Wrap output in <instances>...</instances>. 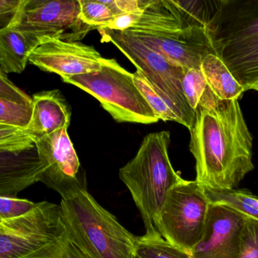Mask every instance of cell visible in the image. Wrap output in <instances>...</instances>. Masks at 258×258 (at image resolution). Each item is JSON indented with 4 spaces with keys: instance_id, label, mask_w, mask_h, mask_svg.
Returning a JSON list of instances; mask_svg holds the SVG:
<instances>
[{
    "instance_id": "cell-28",
    "label": "cell",
    "mask_w": 258,
    "mask_h": 258,
    "mask_svg": "<svg viewBox=\"0 0 258 258\" xmlns=\"http://www.w3.org/2000/svg\"><path fill=\"white\" fill-rule=\"evenodd\" d=\"M67 231V230H66ZM57 258H93L88 251L67 233V240Z\"/></svg>"
},
{
    "instance_id": "cell-23",
    "label": "cell",
    "mask_w": 258,
    "mask_h": 258,
    "mask_svg": "<svg viewBox=\"0 0 258 258\" xmlns=\"http://www.w3.org/2000/svg\"><path fill=\"white\" fill-rule=\"evenodd\" d=\"M79 1L80 20L93 29L106 28L116 18L104 0Z\"/></svg>"
},
{
    "instance_id": "cell-13",
    "label": "cell",
    "mask_w": 258,
    "mask_h": 258,
    "mask_svg": "<svg viewBox=\"0 0 258 258\" xmlns=\"http://www.w3.org/2000/svg\"><path fill=\"white\" fill-rule=\"evenodd\" d=\"M92 45L75 41L50 39L30 53L29 62L45 72L58 74L61 79L98 71L101 59Z\"/></svg>"
},
{
    "instance_id": "cell-16",
    "label": "cell",
    "mask_w": 258,
    "mask_h": 258,
    "mask_svg": "<svg viewBox=\"0 0 258 258\" xmlns=\"http://www.w3.org/2000/svg\"><path fill=\"white\" fill-rule=\"evenodd\" d=\"M186 27L174 1H144L137 24L128 30L147 33H172ZM126 31V30H125Z\"/></svg>"
},
{
    "instance_id": "cell-2",
    "label": "cell",
    "mask_w": 258,
    "mask_h": 258,
    "mask_svg": "<svg viewBox=\"0 0 258 258\" xmlns=\"http://www.w3.org/2000/svg\"><path fill=\"white\" fill-rule=\"evenodd\" d=\"M168 131L145 136L136 156L119 170V178L128 188L141 214L147 236L159 233L156 221L170 191L181 182L169 156Z\"/></svg>"
},
{
    "instance_id": "cell-4",
    "label": "cell",
    "mask_w": 258,
    "mask_h": 258,
    "mask_svg": "<svg viewBox=\"0 0 258 258\" xmlns=\"http://www.w3.org/2000/svg\"><path fill=\"white\" fill-rule=\"evenodd\" d=\"M67 233L93 258H136L138 236L127 230L86 190L61 199Z\"/></svg>"
},
{
    "instance_id": "cell-19",
    "label": "cell",
    "mask_w": 258,
    "mask_h": 258,
    "mask_svg": "<svg viewBox=\"0 0 258 258\" xmlns=\"http://www.w3.org/2000/svg\"><path fill=\"white\" fill-rule=\"evenodd\" d=\"M134 80L140 92L144 95L156 118L164 121H174L190 130L192 124L172 101L153 84L141 71L134 73Z\"/></svg>"
},
{
    "instance_id": "cell-21",
    "label": "cell",
    "mask_w": 258,
    "mask_h": 258,
    "mask_svg": "<svg viewBox=\"0 0 258 258\" xmlns=\"http://www.w3.org/2000/svg\"><path fill=\"white\" fill-rule=\"evenodd\" d=\"M205 191L210 204L225 206L258 221V197L251 192L236 189Z\"/></svg>"
},
{
    "instance_id": "cell-32",
    "label": "cell",
    "mask_w": 258,
    "mask_h": 258,
    "mask_svg": "<svg viewBox=\"0 0 258 258\" xmlns=\"http://www.w3.org/2000/svg\"><path fill=\"white\" fill-rule=\"evenodd\" d=\"M136 258H140V257H136Z\"/></svg>"
},
{
    "instance_id": "cell-3",
    "label": "cell",
    "mask_w": 258,
    "mask_h": 258,
    "mask_svg": "<svg viewBox=\"0 0 258 258\" xmlns=\"http://www.w3.org/2000/svg\"><path fill=\"white\" fill-rule=\"evenodd\" d=\"M209 28L217 56L250 90L258 83V0H221Z\"/></svg>"
},
{
    "instance_id": "cell-14",
    "label": "cell",
    "mask_w": 258,
    "mask_h": 258,
    "mask_svg": "<svg viewBox=\"0 0 258 258\" xmlns=\"http://www.w3.org/2000/svg\"><path fill=\"white\" fill-rule=\"evenodd\" d=\"M245 216L211 204L203 237L190 252L192 258H239Z\"/></svg>"
},
{
    "instance_id": "cell-7",
    "label": "cell",
    "mask_w": 258,
    "mask_h": 258,
    "mask_svg": "<svg viewBox=\"0 0 258 258\" xmlns=\"http://www.w3.org/2000/svg\"><path fill=\"white\" fill-rule=\"evenodd\" d=\"M210 201L198 183L183 180L168 193L156 221L168 243L190 254L203 237Z\"/></svg>"
},
{
    "instance_id": "cell-5",
    "label": "cell",
    "mask_w": 258,
    "mask_h": 258,
    "mask_svg": "<svg viewBox=\"0 0 258 258\" xmlns=\"http://www.w3.org/2000/svg\"><path fill=\"white\" fill-rule=\"evenodd\" d=\"M66 240L60 204L41 201L26 215L0 222V258H57Z\"/></svg>"
},
{
    "instance_id": "cell-24",
    "label": "cell",
    "mask_w": 258,
    "mask_h": 258,
    "mask_svg": "<svg viewBox=\"0 0 258 258\" xmlns=\"http://www.w3.org/2000/svg\"><path fill=\"white\" fill-rule=\"evenodd\" d=\"M31 114L32 105L21 104L0 97V124L25 130Z\"/></svg>"
},
{
    "instance_id": "cell-12",
    "label": "cell",
    "mask_w": 258,
    "mask_h": 258,
    "mask_svg": "<svg viewBox=\"0 0 258 258\" xmlns=\"http://www.w3.org/2000/svg\"><path fill=\"white\" fill-rule=\"evenodd\" d=\"M42 165L27 133L0 142V196H18L39 182Z\"/></svg>"
},
{
    "instance_id": "cell-18",
    "label": "cell",
    "mask_w": 258,
    "mask_h": 258,
    "mask_svg": "<svg viewBox=\"0 0 258 258\" xmlns=\"http://www.w3.org/2000/svg\"><path fill=\"white\" fill-rule=\"evenodd\" d=\"M33 48L25 36L12 27L0 28V70L6 74H21Z\"/></svg>"
},
{
    "instance_id": "cell-27",
    "label": "cell",
    "mask_w": 258,
    "mask_h": 258,
    "mask_svg": "<svg viewBox=\"0 0 258 258\" xmlns=\"http://www.w3.org/2000/svg\"><path fill=\"white\" fill-rule=\"evenodd\" d=\"M0 97L21 104L32 105V97L11 81L0 70Z\"/></svg>"
},
{
    "instance_id": "cell-8",
    "label": "cell",
    "mask_w": 258,
    "mask_h": 258,
    "mask_svg": "<svg viewBox=\"0 0 258 258\" xmlns=\"http://www.w3.org/2000/svg\"><path fill=\"white\" fill-rule=\"evenodd\" d=\"M79 0H21L9 27L25 36L33 49L50 39L75 42L92 27L80 18Z\"/></svg>"
},
{
    "instance_id": "cell-29",
    "label": "cell",
    "mask_w": 258,
    "mask_h": 258,
    "mask_svg": "<svg viewBox=\"0 0 258 258\" xmlns=\"http://www.w3.org/2000/svg\"><path fill=\"white\" fill-rule=\"evenodd\" d=\"M20 3L21 0H0V28L9 25Z\"/></svg>"
},
{
    "instance_id": "cell-26",
    "label": "cell",
    "mask_w": 258,
    "mask_h": 258,
    "mask_svg": "<svg viewBox=\"0 0 258 258\" xmlns=\"http://www.w3.org/2000/svg\"><path fill=\"white\" fill-rule=\"evenodd\" d=\"M239 258H258V221L245 217Z\"/></svg>"
},
{
    "instance_id": "cell-6",
    "label": "cell",
    "mask_w": 258,
    "mask_h": 258,
    "mask_svg": "<svg viewBox=\"0 0 258 258\" xmlns=\"http://www.w3.org/2000/svg\"><path fill=\"white\" fill-rule=\"evenodd\" d=\"M98 100L119 123L150 124L159 121L135 85L132 73L114 59H104L98 71L62 79Z\"/></svg>"
},
{
    "instance_id": "cell-17",
    "label": "cell",
    "mask_w": 258,
    "mask_h": 258,
    "mask_svg": "<svg viewBox=\"0 0 258 258\" xmlns=\"http://www.w3.org/2000/svg\"><path fill=\"white\" fill-rule=\"evenodd\" d=\"M200 70L212 92L221 101L239 100L247 91L216 55L206 56Z\"/></svg>"
},
{
    "instance_id": "cell-25",
    "label": "cell",
    "mask_w": 258,
    "mask_h": 258,
    "mask_svg": "<svg viewBox=\"0 0 258 258\" xmlns=\"http://www.w3.org/2000/svg\"><path fill=\"white\" fill-rule=\"evenodd\" d=\"M36 204L37 203L18 197L0 196V222L26 215Z\"/></svg>"
},
{
    "instance_id": "cell-30",
    "label": "cell",
    "mask_w": 258,
    "mask_h": 258,
    "mask_svg": "<svg viewBox=\"0 0 258 258\" xmlns=\"http://www.w3.org/2000/svg\"><path fill=\"white\" fill-rule=\"evenodd\" d=\"M26 133L25 130L12 126L0 124V142Z\"/></svg>"
},
{
    "instance_id": "cell-9",
    "label": "cell",
    "mask_w": 258,
    "mask_h": 258,
    "mask_svg": "<svg viewBox=\"0 0 258 258\" xmlns=\"http://www.w3.org/2000/svg\"><path fill=\"white\" fill-rule=\"evenodd\" d=\"M102 41L112 42L154 86L170 98L194 125L196 112L189 107L181 87L185 69L149 48L126 32L98 29Z\"/></svg>"
},
{
    "instance_id": "cell-1",
    "label": "cell",
    "mask_w": 258,
    "mask_h": 258,
    "mask_svg": "<svg viewBox=\"0 0 258 258\" xmlns=\"http://www.w3.org/2000/svg\"><path fill=\"white\" fill-rule=\"evenodd\" d=\"M189 149L196 161V181L205 189H236L254 169L253 138L239 100L212 109L198 108Z\"/></svg>"
},
{
    "instance_id": "cell-31",
    "label": "cell",
    "mask_w": 258,
    "mask_h": 258,
    "mask_svg": "<svg viewBox=\"0 0 258 258\" xmlns=\"http://www.w3.org/2000/svg\"><path fill=\"white\" fill-rule=\"evenodd\" d=\"M251 89H254V90L257 91L258 92V83L254 84V86H251Z\"/></svg>"
},
{
    "instance_id": "cell-11",
    "label": "cell",
    "mask_w": 258,
    "mask_h": 258,
    "mask_svg": "<svg viewBox=\"0 0 258 258\" xmlns=\"http://www.w3.org/2000/svg\"><path fill=\"white\" fill-rule=\"evenodd\" d=\"M124 32L184 69H200L206 56L216 55L212 30L209 27L188 26L172 33Z\"/></svg>"
},
{
    "instance_id": "cell-22",
    "label": "cell",
    "mask_w": 258,
    "mask_h": 258,
    "mask_svg": "<svg viewBox=\"0 0 258 258\" xmlns=\"http://www.w3.org/2000/svg\"><path fill=\"white\" fill-rule=\"evenodd\" d=\"M136 256L140 258H192L189 253L168 243L159 233L138 237Z\"/></svg>"
},
{
    "instance_id": "cell-15",
    "label": "cell",
    "mask_w": 258,
    "mask_h": 258,
    "mask_svg": "<svg viewBox=\"0 0 258 258\" xmlns=\"http://www.w3.org/2000/svg\"><path fill=\"white\" fill-rule=\"evenodd\" d=\"M71 110L58 89L42 91L32 96V114L25 132L32 137L51 134L71 124Z\"/></svg>"
},
{
    "instance_id": "cell-10",
    "label": "cell",
    "mask_w": 258,
    "mask_h": 258,
    "mask_svg": "<svg viewBox=\"0 0 258 258\" xmlns=\"http://www.w3.org/2000/svg\"><path fill=\"white\" fill-rule=\"evenodd\" d=\"M68 127L42 137H33L42 165L39 182L53 189L62 199H70L87 189L86 173L82 168Z\"/></svg>"
},
{
    "instance_id": "cell-20",
    "label": "cell",
    "mask_w": 258,
    "mask_h": 258,
    "mask_svg": "<svg viewBox=\"0 0 258 258\" xmlns=\"http://www.w3.org/2000/svg\"><path fill=\"white\" fill-rule=\"evenodd\" d=\"M181 87L189 107L195 112L200 107L214 109L222 101L212 92L200 69H185Z\"/></svg>"
}]
</instances>
